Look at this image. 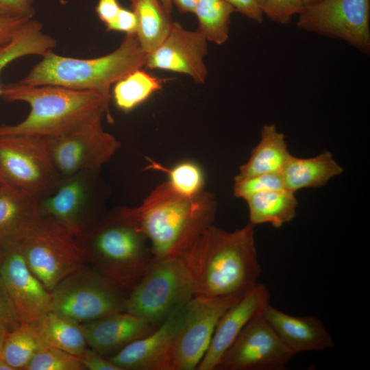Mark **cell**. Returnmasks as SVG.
<instances>
[{
    "mask_svg": "<svg viewBox=\"0 0 370 370\" xmlns=\"http://www.w3.org/2000/svg\"><path fill=\"white\" fill-rule=\"evenodd\" d=\"M138 22L134 12L121 7L114 21L106 29L124 32L125 34H136Z\"/></svg>",
    "mask_w": 370,
    "mask_h": 370,
    "instance_id": "36",
    "label": "cell"
},
{
    "mask_svg": "<svg viewBox=\"0 0 370 370\" xmlns=\"http://www.w3.org/2000/svg\"><path fill=\"white\" fill-rule=\"evenodd\" d=\"M77 356L60 349L45 346L32 358L25 370H84Z\"/></svg>",
    "mask_w": 370,
    "mask_h": 370,
    "instance_id": "32",
    "label": "cell"
},
{
    "mask_svg": "<svg viewBox=\"0 0 370 370\" xmlns=\"http://www.w3.org/2000/svg\"><path fill=\"white\" fill-rule=\"evenodd\" d=\"M34 0H0V18H33Z\"/></svg>",
    "mask_w": 370,
    "mask_h": 370,
    "instance_id": "35",
    "label": "cell"
},
{
    "mask_svg": "<svg viewBox=\"0 0 370 370\" xmlns=\"http://www.w3.org/2000/svg\"><path fill=\"white\" fill-rule=\"evenodd\" d=\"M0 97L8 102H25L30 107L21 122L0 125V135L53 136L92 117L109 115L110 96L95 91L55 85L29 86L18 82L1 84Z\"/></svg>",
    "mask_w": 370,
    "mask_h": 370,
    "instance_id": "3",
    "label": "cell"
},
{
    "mask_svg": "<svg viewBox=\"0 0 370 370\" xmlns=\"http://www.w3.org/2000/svg\"><path fill=\"white\" fill-rule=\"evenodd\" d=\"M208 41L198 29H184L173 22L160 45L146 54L145 66L187 75L196 83L206 80L208 69L204 57L208 53Z\"/></svg>",
    "mask_w": 370,
    "mask_h": 370,
    "instance_id": "17",
    "label": "cell"
},
{
    "mask_svg": "<svg viewBox=\"0 0 370 370\" xmlns=\"http://www.w3.org/2000/svg\"><path fill=\"white\" fill-rule=\"evenodd\" d=\"M146 54L136 34H125L114 51L97 58L66 57L50 51L19 82L29 86L55 85L110 96L112 84L145 66Z\"/></svg>",
    "mask_w": 370,
    "mask_h": 370,
    "instance_id": "4",
    "label": "cell"
},
{
    "mask_svg": "<svg viewBox=\"0 0 370 370\" xmlns=\"http://www.w3.org/2000/svg\"><path fill=\"white\" fill-rule=\"evenodd\" d=\"M27 20L23 18H0V46L9 42Z\"/></svg>",
    "mask_w": 370,
    "mask_h": 370,
    "instance_id": "41",
    "label": "cell"
},
{
    "mask_svg": "<svg viewBox=\"0 0 370 370\" xmlns=\"http://www.w3.org/2000/svg\"><path fill=\"white\" fill-rule=\"evenodd\" d=\"M45 346L35 324L21 323L8 332L1 358L14 370H25L34 356Z\"/></svg>",
    "mask_w": 370,
    "mask_h": 370,
    "instance_id": "28",
    "label": "cell"
},
{
    "mask_svg": "<svg viewBox=\"0 0 370 370\" xmlns=\"http://www.w3.org/2000/svg\"><path fill=\"white\" fill-rule=\"evenodd\" d=\"M10 243L17 246L29 269L49 292L87 262L77 241L53 219L40 214Z\"/></svg>",
    "mask_w": 370,
    "mask_h": 370,
    "instance_id": "6",
    "label": "cell"
},
{
    "mask_svg": "<svg viewBox=\"0 0 370 370\" xmlns=\"http://www.w3.org/2000/svg\"><path fill=\"white\" fill-rule=\"evenodd\" d=\"M1 248L0 286L19 321L35 324L50 311L51 293L29 269L15 244Z\"/></svg>",
    "mask_w": 370,
    "mask_h": 370,
    "instance_id": "15",
    "label": "cell"
},
{
    "mask_svg": "<svg viewBox=\"0 0 370 370\" xmlns=\"http://www.w3.org/2000/svg\"><path fill=\"white\" fill-rule=\"evenodd\" d=\"M193 296V280L181 256L152 258L130 289L125 311L159 325Z\"/></svg>",
    "mask_w": 370,
    "mask_h": 370,
    "instance_id": "7",
    "label": "cell"
},
{
    "mask_svg": "<svg viewBox=\"0 0 370 370\" xmlns=\"http://www.w3.org/2000/svg\"><path fill=\"white\" fill-rule=\"evenodd\" d=\"M256 2L263 15L282 25L289 23L304 7L301 0H256Z\"/></svg>",
    "mask_w": 370,
    "mask_h": 370,
    "instance_id": "34",
    "label": "cell"
},
{
    "mask_svg": "<svg viewBox=\"0 0 370 370\" xmlns=\"http://www.w3.org/2000/svg\"><path fill=\"white\" fill-rule=\"evenodd\" d=\"M121 8L117 0H99L95 12L107 28L114 21Z\"/></svg>",
    "mask_w": 370,
    "mask_h": 370,
    "instance_id": "39",
    "label": "cell"
},
{
    "mask_svg": "<svg viewBox=\"0 0 370 370\" xmlns=\"http://www.w3.org/2000/svg\"><path fill=\"white\" fill-rule=\"evenodd\" d=\"M165 10L171 14L173 10V3L171 0H160Z\"/></svg>",
    "mask_w": 370,
    "mask_h": 370,
    "instance_id": "44",
    "label": "cell"
},
{
    "mask_svg": "<svg viewBox=\"0 0 370 370\" xmlns=\"http://www.w3.org/2000/svg\"><path fill=\"white\" fill-rule=\"evenodd\" d=\"M162 88V81L139 69L114 84L112 96L116 106L130 112Z\"/></svg>",
    "mask_w": 370,
    "mask_h": 370,
    "instance_id": "30",
    "label": "cell"
},
{
    "mask_svg": "<svg viewBox=\"0 0 370 370\" xmlns=\"http://www.w3.org/2000/svg\"><path fill=\"white\" fill-rule=\"evenodd\" d=\"M2 183H3V180L0 174V186L2 184Z\"/></svg>",
    "mask_w": 370,
    "mask_h": 370,
    "instance_id": "48",
    "label": "cell"
},
{
    "mask_svg": "<svg viewBox=\"0 0 370 370\" xmlns=\"http://www.w3.org/2000/svg\"><path fill=\"white\" fill-rule=\"evenodd\" d=\"M343 171L332 154L324 151L306 158L291 155L281 173L284 188L295 193L300 189L323 186Z\"/></svg>",
    "mask_w": 370,
    "mask_h": 370,
    "instance_id": "21",
    "label": "cell"
},
{
    "mask_svg": "<svg viewBox=\"0 0 370 370\" xmlns=\"http://www.w3.org/2000/svg\"><path fill=\"white\" fill-rule=\"evenodd\" d=\"M2 256H3V251H2V249L0 247V268H1V262H2Z\"/></svg>",
    "mask_w": 370,
    "mask_h": 370,
    "instance_id": "47",
    "label": "cell"
},
{
    "mask_svg": "<svg viewBox=\"0 0 370 370\" xmlns=\"http://www.w3.org/2000/svg\"><path fill=\"white\" fill-rule=\"evenodd\" d=\"M237 12L258 23L263 22V14L259 10L256 0H226Z\"/></svg>",
    "mask_w": 370,
    "mask_h": 370,
    "instance_id": "40",
    "label": "cell"
},
{
    "mask_svg": "<svg viewBox=\"0 0 370 370\" xmlns=\"http://www.w3.org/2000/svg\"><path fill=\"white\" fill-rule=\"evenodd\" d=\"M0 370H14L2 358H0Z\"/></svg>",
    "mask_w": 370,
    "mask_h": 370,
    "instance_id": "45",
    "label": "cell"
},
{
    "mask_svg": "<svg viewBox=\"0 0 370 370\" xmlns=\"http://www.w3.org/2000/svg\"><path fill=\"white\" fill-rule=\"evenodd\" d=\"M303 3H304V5L306 6V5H310V4H313L317 1H319V0H301Z\"/></svg>",
    "mask_w": 370,
    "mask_h": 370,
    "instance_id": "46",
    "label": "cell"
},
{
    "mask_svg": "<svg viewBox=\"0 0 370 370\" xmlns=\"http://www.w3.org/2000/svg\"><path fill=\"white\" fill-rule=\"evenodd\" d=\"M76 240L86 262L126 290L137 283L153 258L145 236L117 208Z\"/></svg>",
    "mask_w": 370,
    "mask_h": 370,
    "instance_id": "5",
    "label": "cell"
},
{
    "mask_svg": "<svg viewBox=\"0 0 370 370\" xmlns=\"http://www.w3.org/2000/svg\"><path fill=\"white\" fill-rule=\"evenodd\" d=\"M42 23L27 20L14 37L0 46V74L14 60L27 56H43L56 46V40L42 31ZM1 94V84H0Z\"/></svg>",
    "mask_w": 370,
    "mask_h": 370,
    "instance_id": "26",
    "label": "cell"
},
{
    "mask_svg": "<svg viewBox=\"0 0 370 370\" xmlns=\"http://www.w3.org/2000/svg\"><path fill=\"white\" fill-rule=\"evenodd\" d=\"M217 203L205 190L193 196L175 191L168 182L157 186L136 207L120 214L147 238L153 258L180 256L212 225Z\"/></svg>",
    "mask_w": 370,
    "mask_h": 370,
    "instance_id": "2",
    "label": "cell"
},
{
    "mask_svg": "<svg viewBox=\"0 0 370 370\" xmlns=\"http://www.w3.org/2000/svg\"><path fill=\"white\" fill-rule=\"evenodd\" d=\"M284 189L281 173L262 174L234 181V195L244 200L256 193Z\"/></svg>",
    "mask_w": 370,
    "mask_h": 370,
    "instance_id": "33",
    "label": "cell"
},
{
    "mask_svg": "<svg viewBox=\"0 0 370 370\" xmlns=\"http://www.w3.org/2000/svg\"><path fill=\"white\" fill-rule=\"evenodd\" d=\"M245 200L249 208V222L255 226L269 223L279 228L296 216L297 199L294 193L285 188L256 193Z\"/></svg>",
    "mask_w": 370,
    "mask_h": 370,
    "instance_id": "24",
    "label": "cell"
},
{
    "mask_svg": "<svg viewBox=\"0 0 370 370\" xmlns=\"http://www.w3.org/2000/svg\"><path fill=\"white\" fill-rule=\"evenodd\" d=\"M99 172H82L62 177L57 186L38 200L40 215L51 218L75 239L100 219Z\"/></svg>",
    "mask_w": 370,
    "mask_h": 370,
    "instance_id": "11",
    "label": "cell"
},
{
    "mask_svg": "<svg viewBox=\"0 0 370 370\" xmlns=\"http://www.w3.org/2000/svg\"><path fill=\"white\" fill-rule=\"evenodd\" d=\"M243 295L193 296L188 301L172 354L171 370L197 369L209 347L221 317Z\"/></svg>",
    "mask_w": 370,
    "mask_h": 370,
    "instance_id": "13",
    "label": "cell"
},
{
    "mask_svg": "<svg viewBox=\"0 0 370 370\" xmlns=\"http://www.w3.org/2000/svg\"><path fill=\"white\" fill-rule=\"evenodd\" d=\"M102 118L96 116L62 134L44 137L61 178L82 172H99L119 150V141L103 129Z\"/></svg>",
    "mask_w": 370,
    "mask_h": 370,
    "instance_id": "9",
    "label": "cell"
},
{
    "mask_svg": "<svg viewBox=\"0 0 370 370\" xmlns=\"http://www.w3.org/2000/svg\"><path fill=\"white\" fill-rule=\"evenodd\" d=\"M81 325L90 348L108 358L158 326L125 311L112 313Z\"/></svg>",
    "mask_w": 370,
    "mask_h": 370,
    "instance_id": "19",
    "label": "cell"
},
{
    "mask_svg": "<svg viewBox=\"0 0 370 370\" xmlns=\"http://www.w3.org/2000/svg\"><path fill=\"white\" fill-rule=\"evenodd\" d=\"M50 311L80 324L125 310L126 289L95 269L84 266L50 292Z\"/></svg>",
    "mask_w": 370,
    "mask_h": 370,
    "instance_id": "8",
    "label": "cell"
},
{
    "mask_svg": "<svg viewBox=\"0 0 370 370\" xmlns=\"http://www.w3.org/2000/svg\"><path fill=\"white\" fill-rule=\"evenodd\" d=\"M85 369L89 370H121L120 368L111 362L108 358H105L91 348H86L79 356Z\"/></svg>",
    "mask_w": 370,
    "mask_h": 370,
    "instance_id": "37",
    "label": "cell"
},
{
    "mask_svg": "<svg viewBox=\"0 0 370 370\" xmlns=\"http://www.w3.org/2000/svg\"><path fill=\"white\" fill-rule=\"evenodd\" d=\"M150 162L147 168L166 173L168 182L177 193L186 196H193L204 190V173L197 162L184 160L171 168H166L152 160Z\"/></svg>",
    "mask_w": 370,
    "mask_h": 370,
    "instance_id": "31",
    "label": "cell"
},
{
    "mask_svg": "<svg viewBox=\"0 0 370 370\" xmlns=\"http://www.w3.org/2000/svg\"><path fill=\"white\" fill-rule=\"evenodd\" d=\"M38 199L3 182L0 186V247L14 241L39 215Z\"/></svg>",
    "mask_w": 370,
    "mask_h": 370,
    "instance_id": "23",
    "label": "cell"
},
{
    "mask_svg": "<svg viewBox=\"0 0 370 370\" xmlns=\"http://www.w3.org/2000/svg\"><path fill=\"white\" fill-rule=\"evenodd\" d=\"M0 174L3 182L38 198L61 179L45 138L23 134L0 135Z\"/></svg>",
    "mask_w": 370,
    "mask_h": 370,
    "instance_id": "10",
    "label": "cell"
},
{
    "mask_svg": "<svg viewBox=\"0 0 370 370\" xmlns=\"http://www.w3.org/2000/svg\"><path fill=\"white\" fill-rule=\"evenodd\" d=\"M187 302L177 306L153 332L108 358L121 370H171L174 345Z\"/></svg>",
    "mask_w": 370,
    "mask_h": 370,
    "instance_id": "16",
    "label": "cell"
},
{
    "mask_svg": "<svg viewBox=\"0 0 370 370\" xmlns=\"http://www.w3.org/2000/svg\"><path fill=\"white\" fill-rule=\"evenodd\" d=\"M47 346L79 356L87 348L80 323L49 311L35 323Z\"/></svg>",
    "mask_w": 370,
    "mask_h": 370,
    "instance_id": "27",
    "label": "cell"
},
{
    "mask_svg": "<svg viewBox=\"0 0 370 370\" xmlns=\"http://www.w3.org/2000/svg\"><path fill=\"white\" fill-rule=\"evenodd\" d=\"M262 316L294 356L305 352H321L334 346L332 336L317 317L293 316L270 304Z\"/></svg>",
    "mask_w": 370,
    "mask_h": 370,
    "instance_id": "20",
    "label": "cell"
},
{
    "mask_svg": "<svg viewBox=\"0 0 370 370\" xmlns=\"http://www.w3.org/2000/svg\"><path fill=\"white\" fill-rule=\"evenodd\" d=\"M293 356L260 314L245 325L215 370H281Z\"/></svg>",
    "mask_w": 370,
    "mask_h": 370,
    "instance_id": "14",
    "label": "cell"
},
{
    "mask_svg": "<svg viewBox=\"0 0 370 370\" xmlns=\"http://www.w3.org/2000/svg\"><path fill=\"white\" fill-rule=\"evenodd\" d=\"M136 14L137 38L146 53L158 48L167 36L173 21L160 0H130Z\"/></svg>",
    "mask_w": 370,
    "mask_h": 370,
    "instance_id": "25",
    "label": "cell"
},
{
    "mask_svg": "<svg viewBox=\"0 0 370 370\" xmlns=\"http://www.w3.org/2000/svg\"><path fill=\"white\" fill-rule=\"evenodd\" d=\"M269 301L268 287L258 282L230 306L219 320L209 347L196 369L215 370L243 329L254 317L263 313Z\"/></svg>",
    "mask_w": 370,
    "mask_h": 370,
    "instance_id": "18",
    "label": "cell"
},
{
    "mask_svg": "<svg viewBox=\"0 0 370 370\" xmlns=\"http://www.w3.org/2000/svg\"><path fill=\"white\" fill-rule=\"evenodd\" d=\"M291 155L284 134L278 130L275 124L264 125L259 143L252 149L249 160L240 166L234 181L281 173Z\"/></svg>",
    "mask_w": 370,
    "mask_h": 370,
    "instance_id": "22",
    "label": "cell"
},
{
    "mask_svg": "<svg viewBox=\"0 0 370 370\" xmlns=\"http://www.w3.org/2000/svg\"><path fill=\"white\" fill-rule=\"evenodd\" d=\"M8 332L9 330L6 328H0V358H1L3 343Z\"/></svg>",
    "mask_w": 370,
    "mask_h": 370,
    "instance_id": "43",
    "label": "cell"
},
{
    "mask_svg": "<svg viewBox=\"0 0 370 370\" xmlns=\"http://www.w3.org/2000/svg\"><path fill=\"white\" fill-rule=\"evenodd\" d=\"M171 1L180 13L193 14L199 0H171Z\"/></svg>",
    "mask_w": 370,
    "mask_h": 370,
    "instance_id": "42",
    "label": "cell"
},
{
    "mask_svg": "<svg viewBox=\"0 0 370 370\" xmlns=\"http://www.w3.org/2000/svg\"><path fill=\"white\" fill-rule=\"evenodd\" d=\"M21 323L0 286V328L11 331Z\"/></svg>",
    "mask_w": 370,
    "mask_h": 370,
    "instance_id": "38",
    "label": "cell"
},
{
    "mask_svg": "<svg viewBox=\"0 0 370 370\" xmlns=\"http://www.w3.org/2000/svg\"><path fill=\"white\" fill-rule=\"evenodd\" d=\"M236 12L226 0H199L194 13L197 29L208 42L225 43L229 37L231 17Z\"/></svg>",
    "mask_w": 370,
    "mask_h": 370,
    "instance_id": "29",
    "label": "cell"
},
{
    "mask_svg": "<svg viewBox=\"0 0 370 370\" xmlns=\"http://www.w3.org/2000/svg\"><path fill=\"white\" fill-rule=\"evenodd\" d=\"M255 225L229 232L212 225L180 256L193 280L194 296L244 295L262 273Z\"/></svg>",
    "mask_w": 370,
    "mask_h": 370,
    "instance_id": "1",
    "label": "cell"
},
{
    "mask_svg": "<svg viewBox=\"0 0 370 370\" xmlns=\"http://www.w3.org/2000/svg\"><path fill=\"white\" fill-rule=\"evenodd\" d=\"M370 0H319L298 14L304 31L343 40L360 51L370 53Z\"/></svg>",
    "mask_w": 370,
    "mask_h": 370,
    "instance_id": "12",
    "label": "cell"
}]
</instances>
